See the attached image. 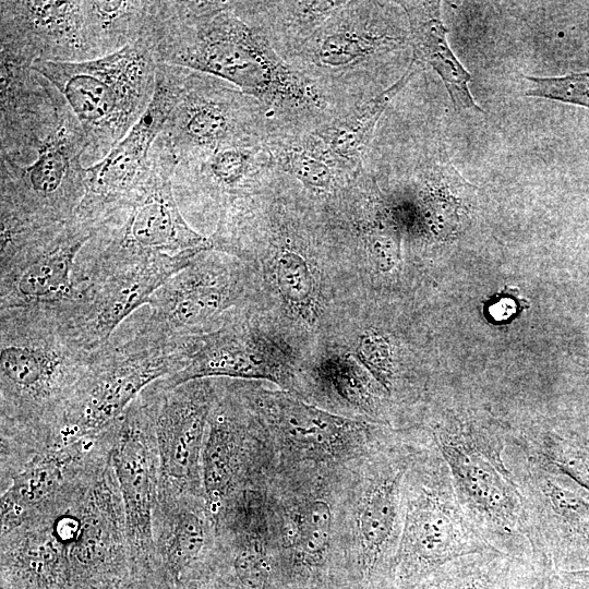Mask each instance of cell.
<instances>
[{"mask_svg":"<svg viewBox=\"0 0 589 589\" xmlns=\"http://www.w3.org/2000/svg\"><path fill=\"white\" fill-rule=\"evenodd\" d=\"M141 38L158 63L219 77L256 98L275 125L315 130L337 116L324 92L287 63L233 1L153 0Z\"/></svg>","mask_w":589,"mask_h":589,"instance_id":"obj_1","label":"cell"},{"mask_svg":"<svg viewBox=\"0 0 589 589\" xmlns=\"http://www.w3.org/2000/svg\"><path fill=\"white\" fill-rule=\"evenodd\" d=\"M91 351L63 309L0 310V465L51 448Z\"/></svg>","mask_w":589,"mask_h":589,"instance_id":"obj_2","label":"cell"},{"mask_svg":"<svg viewBox=\"0 0 589 589\" xmlns=\"http://www.w3.org/2000/svg\"><path fill=\"white\" fill-rule=\"evenodd\" d=\"M419 436L396 433L341 472L337 551L342 589H392L406 472Z\"/></svg>","mask_w":589,"mask_h":589,"instance_id":"obj_3","label":"cell"},{"mask_svg":"<svg viewBox=\"0 0 589 589\" xmlns=\"http://www.w3.org/2000/svg\"><path fill=\"white\" fill-rule=\"evenodd\" d=\"M344 469H275L266 486L273 589H342L337 525Z\"/></svg>","mask_w":589,"mask_h":589,"instance_id":"obj_4","label":"cell"},{"mask_svg":"<svg viewBox=\"0 0 589 589\" xmlns=\"http://www.w3.org/2000/svg\"><path fill=\"white\" fill-rule=\"evenodd\" d=\"M199 336L173 338L147 330L132 314L93 351L53 435L51 448L99 435L154 382L182 370Z\"/></svg>","mask_w":589,"mask_h":589,"instance_id":"obj_5","label":"cell"},{"mask_svg":"<svg viewBox=\"0 0 589 589\" xmlns=\"http://www.w3.org/2000/svg\"><path fill=\"white\" fill-rule=\"evenodd\" d=\"M443 457L458 501L478 534L493 549L520 558L530 551L522 496L505 465L498 428L448 414L428 436Z\"/></svg>","mask_w":589,"mask_h":589,"instance_id":"obj_6","label":"cell"},{"mask_svg":"<svg viewBox=\"0 0 589 589\" xmlns=\"http://www.w3.org/2000/svg\"><path fill=\"white\" fill-rule=\"evenodd\" d=\"M177 163L159 135L130 199L96 228L80 253L77 278L83 286L153 256L212 249L209 239L187 221L176 200L172 176Z\"/></svg>","mask_w":589,"mask_h":589,"instance_id":"obj_7","label":"cell"},{"mask_svg":"<svg viewBox=\"0 0 589 589\" xmlns=\"http://www.w3.org/2000/svg\"><path fill=\"white\" fill-rule=\"evenodd\" d=\"M158 62L142 39L80 62L36 61L31 69L63 96L87 141L83 163L104 159L142 118L156 88Z\"/></svg>","mask_w":589,"mask_h":589,"instance_id":"obj_8","label":"cell"},{"mask_svg":"<svg viewBox=\"0 0 589 589\" xmlns=\"http://www.w3.org/2000/svg\"><path fill=\"white\" fill-rule=\"evenodd\" d=\"M490 550L467 518L443 457L428 436H419L404 480L392 589H411L447 564Z\"/></svg>","mask_w":589,"mask_h":589,"instance_id":"obj_9","label":"cell"},{"mask_svg":"<svg viewBox=\"0 0 589 589\" xmlns=\"http://www.w3.org/2000/svg\"><path fill=\"white\" fill-rule=\"evenodd\" d=\"M240 381L264 425L276 468L312 466L340 470L366 456L395 432L316 407L288 390H268Z\"/></svg>","mask_w":589,"mask_h":589,"instance_id":"obj_10","label":"cell"},{"mask_svg":"<svg viewBox=\"0 0 589 589\" xmlns=\"http://www.w3.org/2000/svg\"><path fill=\"white\" fill-rule=\"evenodd\" d=\"M85 133L65 99L59 123L25 167L0 160V213L38 226L75 216L85 194Z\"/></svg>","mask_w":589,"mask_h":589,"instance_id":"obj_11","label":"cell"},{"mask_svg":"<svg viewBox=\"0 0 589 589\" xmlns=\"http://www.w3.org/2000/svg\"><path fill=\"white\" fill-rule=\"evenodd\" d=\"M271 125L260 100L225 80L184 68L160 135L181 160L230 145L265 142Z\"/></svg>","mask_w":589,"mask_h":589,"instance_id":"obj_12","label":"cell"},{"mask_svg":"<svg viewBox=\"0 0 589 589\" xmlns=\"http://www.w3.org/2000/svg\"><path fill=\"white\" fill-rule=\"evenodd\" d=\"M275 468L271 440L239 380L217 378L202 452L203 493L213 517L236 492L266 484Z\"/></svg>","mask_w":589,"mask_h":589,"instance_id":"obj_13","label":"cell"},{"mask_svg":"<svg viewBox=\"0 0 589 589\" xmlns=\"http://www.w3.org/2000/svg\"><path fill=\"white\" fill-rule=\"evenodd\" d=\"M110 459L124 512L133 575L156 587L153 515L159 490V457L152 412L142 393L118 421Z\"/></svg>","mask_w":589,"mask_h":589,"instance_id":"obj_14","label":"cell"},{"mask_svg":"<svg viewBox=\"0 0 589 589\" xmlns=\"http://www.w3.org/2000/svg\"><path fill=\"white\" fill-rule=\"evenodd\" d=\"M214 252L199 253L152 294L142 318L146 329L185 338L208 334L225 323V313L242 299L244 277L238 263Z\"/></svg>","mask_w":589,"mask_h":589,"instance_id":"obj_15","label":"cell"},{"mask_svg":"<svg viewBox=\"0 0 589 589\" xmlns=\"http://www.w3.org/2000/svg\"><path fill=\"white\" fill-rule=\"evenodd\" d=\"M377 2L344 1L324 24L284 60L314 82L344 113L336 83L346 82L373 59L409 44L374 16Z\"/></svg>","mask_w":589,"mask_h":589,"instance_id":"obj_16","label":"cell"},{"mask_svg":"<svg viewBox=\"0 0 589 589\" xmlns=\"http://www.w3.org/2000/svg\"><path fill=\"white\" fill-rule=\"evenodd\" d=\"M142 394L152 412L159 489L204 495L202 452L217 397V378H196L171 387L156 381Z\"/></svg>","mask_w":589,"mask_h":589,"instance_id":"obj_17","label":"cell"},{"mask_svg":"<svg viewBox=\"0 0 589 589\" xmlns=\"http://www.w3.org/2000/svg\"><path fill=\"white\" fill-rule=\"evenodd\" d=\"M183 72L184 68L158 63L155 93L145 113L104 159L86 167L85 194L75 216L94 230L130 199L144 176Z\"/></svg>","mask_w":589,"mask_h":589,"instance_id":"obj_18","label":"cell"},{"mask_svg":"<svg viewBox=\"0 0 589 589\" xmlns=\"http://www.w3.org/2000/svg\"><path fill=\"white\" fill-rule=\"evenodd\" d=\"M93 233L74 216L55 235L0 263V310L74 304L83 290L77 259Z\"/></svg>","mask_w":589,"mask_h":589,"instance_id":"obj_19","label":"cell"},{"mask_svg":"<svg viewBox=\"0 0 589 589\" xmlns=\"http://www.w3.org/2000/svg\"><path fill=\"white\" fill-rule=\"evenodd\" d=\"M208 249L176 255L160 254L118 267L88 283L77 301L65 309L73 329L94 351L104 345L132 314L172 275Z\"/></svg>","mask_w":589,"mask_h":589,"instance_id":"obj_20","label":"cell"},{"mask_svg":"<svg viewBox=\"0 0 589 589\" xmlns=\"http://www.w3.org/2000/svg\"><path fill=\"white\" fill-rule=\"evenodd\" d=\"M0 47V62L22 68L94 60L84 1L2 0Z\"/></svg>","mask_w":589,"mask_h":589,"instance_id":"obj_21","label":"cell"},{"mask_svg":"<svg viewBox=\"0 0 589 589\" xmlns=\"http://www.w3.org/2000/svg\"><path fill=\"white\" fill-rule=\"evenodd\" d=\"M265 142L218 148L178 160L172 187L181 212L202 209L217 221L240 202L259 193L276 175Z\"/></svg>","mask_w":589,"mask_h":589,"instance_id":"obj_22","label":"cell"},{"mask_svg":"<svg viewBox=\"0 0 589 589\" xmlns=\"http://www.w3.org/2000/svg\"><path fill=\"white\" fill-rule=\"evenodd\" d=\"M276 346L244 316L233 313L218 329L199 337L182 370L158 382L171 387L205 377L267 380L293 393L292 366Z\"/></svg>","mask_w":589,"mask_h":589,"instance_id":"obj_23","label":"cell"},{"mask_svg":"<svg viewBox=\"0 0 589 589\" xmlns=\"http://www.w3.org/2000/svg\"><path fill=\"white\" fill-rule=\"evenodd\" d=\"M153 540L158 586L171 589L209 567L216 552V526L204 495L159 489Z\"/></svg>","mask_w":589,"mask_h":589,"instance_id":"obj_24","label":"cell"},{"mask_svg":"<svg viewBox=\"0 0 589 589\" xmlns=\"http://www.w3.org/2000/svg\"><path fill=\"white\" fill-rule=\"evenodd\" d=\"M0 65V159L25 167L56 130L64 98L31 68Z\"/></svg>","mask_w":589,"mask_h":589,"instance_id":"obj_25","label":"cell"},{"mask_svg":"<svg viewBox=\"0 0 589 589\" xmlns=\"http://www.w3.org/2000/svg\"><path fill=\"white\" fill-rule=\"evenodd\" d=\"M515 478L522 496L531 555L539 565L554 561L568 545L589 549L588 497L527 460Z\"/></svg>","mask_w":589,"mask_h":589,"instance_id":"obj_26","label":"cell"},{"mask_svg":"<svg viewBox=\"0 0 589 589\" xmlns=\"http://www.w3.org/2000/svg\"><path fill=\"white\" fill-rule=\"evenodd\" d=\"M266 486L236 492L214 515L216 563L241 589H273Z\"/></svg>","mask_w":589,"mask_h":589,"instance_id":"obj_27","label":"cell"},{"mask_svg":"<svg viewBox=\"0 0 589 589\" xmlns=\"http://www.w3.org/2000/svg\"><path fill=\"white\" fill-rule=\"evenodd\" d=\"M117 424L118 421L97 436L41 452L0 482L1 531L56 498L112 442Z\"/></svg>","mask_w":589,"mask_h":589,"instance_id":"obj_28","label":"cell"},{"mask_svg":"<svg viewBox=\"0 0 589 589\" xmlns=\"http://www.w3.org/2000/svg\"><path fill=\"white\" fill-rule=\"evenodd\" d=\"M265 144L275 169L310 193L334 195L359 176L341 165L315 130L272 127Z\"/></svg>","mask_w":589,"mask_h":589,"instance_id":"obj_29","label":"cell"},{"mask_svg":"<svg viewBox=\"0 0 589 589\" xmlns=\"http://www.w3.org/2000/svg\"><path fill=\"white\" fill-rule=\"evenodd\" d=\"M408 21L412 58L430 65L443 81L457 111L483 110L476 104L468 83L470 73L454 55L447 41V28L441 15L440 1H396Z\"/></svg>","mask_w":589,"mask_h":589,"instance_id":"obj_30","label":"cell"},{"mask_svg":"<svg viewBox=\"0 0 589 589\" xmlns=\"http://www.w3.org/2000/svg\"><path fill=\"white\" fill-rule=\"evenodd\" d=\"M419 65L412 58L402 75L392 85L315 129L333 155L350 172L360 175L364 171L363 156L381 116L392 99L409 83Z\"/></svg>","mask_w":589,"mask_h":589,"instance_id":"obj_31","label":"cell"},{"mask_svg":"<svg viewBox=\"0 0 589 589\" xmlns=\"http://www.w3.org/2000/svg\"><path fill=\"white\" fill-rule=\"evenodd\" d=\"M152 0H84L88 44L95 59L139 40L146 27Z\"/></svg>","mask_w":589,"mask_h":589,"instance_id":"obj_32","label":"cell"},{"mask_svg":"<svg viewBox=\"0 0 589 589\" xmlns=\"http://www.w3.org/2000/svg\"><path fill=\"white\" fill-rule=\"evenodd\" d=\"M315 381L325 401L346 410L349 418L382 424L378 394L350 360H326L316 369Z\"/></svg>","mask_w":589,"mask_h":589,"instance_id":"obj_33","label":"cell"},{"mask_svg":"<svg viewBox=\"0 0 589 589\" xmlns=\"http://www.w3.org/2000/svg\"><path fill=\"white\" fill-rule=\"evenodd\" d=\"M514 560L490 550L460 557L411 589H497Z\"/></svg>","mask_w":589,"mask_h":589,"instance_id":"obj_34","label":"cell"},{"mask_svg":"<svg viewBox=\"0 0 589 589\" xmlns=\"http://www.w3.org/2000/svg\"><path fill=\"white\" fill-rule=\"evenodd\" d=\"M521 446L528 462L589 491V444L549 432Z\"/></svg>","mask_w":589,"mask_h":589,"instance_id":"obj_35","label":"cell"},{"mask_svg":"<svg viewBox=\"0 0 589 589\" xmlns=\"http://www.w3.org/2000/svg\"><path fill=\"white\" fill-rule=\"evenodd\" d=\"M276 284L284 300L300 314L312 315L315 306V280L305 257L283 243L274 256Z\"/></svg>","mask_w":589,"mask_h":589,"instance_id":"obj_36","label":"cell"},{"mask_svg":"<svg viewBox=\"0 0 589 589\" xmlns=\"http://www.w3.org/2000/svg\"><path fill=\"white\" fill-rule=\"evenodd\" d=\"M529 87L525 95L574 104L589 108V71L565 76H525Z\"/></svg>","mask_w":589,"mask_h":589,"instance_id":"obj_37","label":"cell"},{"mask_svg":"<svg viewBox=\"0 0 589 589\" xmlns=\"http://www.w3.org/2000/svg\"><path fill=\"white\" fill-rule=\"evenodd\" d=\"M356 353L360 363L390 394L394 387V366L386 339L375 332L364 333L359 338Z\"/></svg>","mask_w":589,"mask_h":589,"instance_id":"obj_38","label":"cell"},{"mask_svg":"<svg viewBox=\"0 0 589 589\" xmlns=\"http://www.w3.org/2000/svg\"><path fill=\"white\" fill-rule=\"evenodd\" d=\"M171 589H240V587L216 564L201 574L183 580Z\"/></svg>","mask_w":589,"mask_h":589,"instance_id":"obj_39","label":"cell"},{"mask_svg":"<svg viewBox=\"0 0 589 589\" xmlns=\"http://www.w3.org/2000/svg\"><path fill=\"white\" fill-rule=\"evenodd\" d=\"M554 589H589V568L557 570L554 575Z\"/></svg>","mask_w":589,"mask_h":589,"instance_id":"obj_40","label":"cell"},{"mask_svg":"<svg viewBox=\"0 0 589 589\" xmlns=\"http://www.w3.org/2000/svg\"><path fill=\"white\" fill-rule=\"evenodd\" d=\"M506 577V576H505ZM505 577L504 579L502 580V582L500 584L498 588L497 589H514L513 587L510 586H505Z\"/></svg>","mask_w":589,"mask_h":589,"instance_id":"obj_41","label":"cell"}]
</instances>
